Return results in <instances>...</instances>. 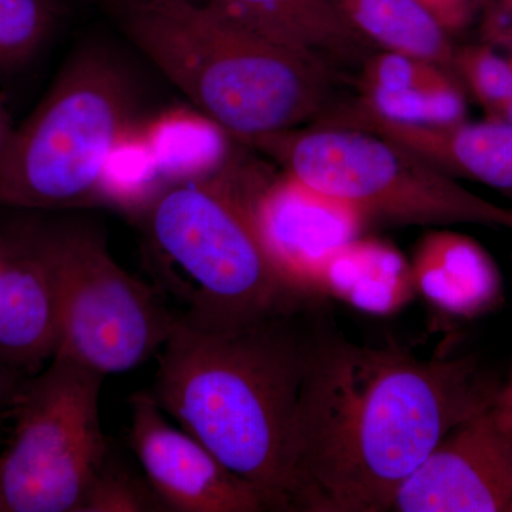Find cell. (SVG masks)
<instances>
[{
  "label": "cell",
  "mask_w": 512,
  "mask_h": 512,
  "mask_svg": "<svg viewBox=\"0 0 512 512\" xmlns=\"http://www.w3.org/2000/svg\"><path fill=\"white\" fill-rule=\"evenodd\" d=\"M59 303L49 262L25 227L0 229V363L39 373L56 355Z\"/></svg>",
  "instance_id": "4fadbf2b"
},
{
  "label": "cell",
  "mask_w": 512,
  "mask_h": 512,
  "mask_svg": "<svg viewBox=\"0 0 512 512\" xmlns=\"http://www.w3.org/2000/svg\"><path fill=\"white\" fill-rule=\"evenodd\" d=\"M360 109L409 124H450L467 119V93L447 67L394 50H376L357 77Z\"/></svg>",
  "instance_id": "5bb4252c"
},
{
  "label": "cell",
  "mask_w": 512,
  "mask_h": 512,
  "mask_svg": "<svg viewBox=\"0 0 512 512\" xmlns=\"http://www.w3.org/2000/svg\"><path fill=\"white\" fill-rule=\"evenodd\" d=\"M25 228L55 276V357L109 376L140 366L163 348L180 316L117 264L101 232L82 225Z\"/></svg>",
  "instance_id": "52a82bcc"
},
{
  "label": "cell",
  "mask_w": 512,
  "mask_h": 512,
  "mask_svg": "<svg viewBox=\"0 0 512 512\" xmlns=\"http://www.w3.org/2000/svg\"><path fill=\"white\" fill-rule=\"evenodd\" d=\"M320 289L325 298L375 316L399 312L417 293L406 256L389 242L365 235L330 259Z\"/></svg>",
  "instance_id": "e0dca14e"
},
{
  "label": "cell",
  "mask_w": 512,
  "mask_h": 512,
  "mask_svg": "<svg viewBox=\"0 0 512 512\" xmlns=\"http://www.w3.org/2000/svg\"><path fill=\"white\" fill-rule=\"evenodd\" d=\"M316 124L363 128L409 148L456 180L487 185L512 198V123L487 119L409 124L382 119L355 103L328 109Z\"/></svg>",
  "instance_id": "7c38bea8"
},
{
  "label": "cell",
  "mask_w": 512,
  "mask_h": 512,
  "mask_svg": "<svg viewBox=\"0 0 512 512\" xmlns=\"http://www.w3.org/2000/svg\"><path fill=\"white\" fill-rule=\"evenodd\" d=\"M228 19L293 52L325 64L362 66L377 47L340 13L333 0H204Z\"/></svg>",
  "instance_id": "9a60e30c"
},
{
  "label": "cell",
  "mask_w": 512,
  "mask_h": 512,
  "mask_svg": "<svg viewBox=\"0 0 512 512\" xmlns=\"http://www.w3.org/2000/svg\"><path fill=\"white\" fill-rule=\"evenodd\" d=\"M451 70L490 119H498L512 100L510 60L488 43L456 47Z\"/></svg>",
  "instance_id": "7402d4cb"
},
{
  "label": "cell",
  "mask_w": 512,
  "mask_h": 512,
  "mask_svg": "<svg viewBox=\"0 0 512 512\" xmlns=\"http://www.w3.org/2000/svg\"><path fill=\"white\" fill-rule=\"evenodd\" d=\"M503 387L476 357L357 345L323 303L286 441L281 511H392L441 439L497 406Z\"/></svg>",
  "instance_id": "6da1fadb"
},
{
  "label": "cell",
  "mask_w": 512,
  "mask_h": 512,
  "mask_svg": "<svg viewBox=\"0 0 512 512\" xmlns=\"http://www.w3.org/2000/svg\"><path fill=\"white\" fill-rule=\"evenodd\" d=\"M495 412H497V416L500 417V420L503 421L505 426H507L508 429L512 430V409H508V410L495 409Z\"/></svg>",
  "instance_id": "f546056e"
},
{
  "label": "cell",
  "mask_w": 512,
  "mask_h": 512,
  "mask_svg": "<svg viewBox=\"0 0 512 512\" xmlns=\"http://www.w3.org/2000/svg\"><path fill=\"white\" fill-rule=\"evenodd\" d=\"M369 221L507 228L511 208L485 200L412 150L363 128L315 124L237 141Z\"/></svg>",
  "instance_id": "8992f818"
},
{
  "label": "cell",
  "mask_w": 512,
  "mask_h": 512,
  "mask_svg": "<svg viewBox=\"0 0 512 512\" xmlns=\"http://www.w3.org/2000/svg\"><path fill=\"white\" fill-rule=\"evenodd\" d=\"M510 229L512 231V208H511V225H510Z\"/></svg>",
  "instance_id": "1f68e13d"
},
{
  "label": "cell",
  "mask_w": 512,
  "mask_h": 512,
  "mask_svg": "<svg viewBox=\"0 0 512 512\" xmlns=\"http://www.w3.org/2000/svg\"><path fill=\"white\" fill-rule=\"evenodd\" d=\"M505 55H507L512 66V53H505ZM497 120H504L508 121V123H512V100L507 104V107H505L503 113H501V116L498 117Z\"/></svg>",
  "instance_id": "f1b7e54d"
},
{
  "label": "cell",
  "mask_w": 512,
  "mask_h": 512,
  "mask_svg": "<svg viewBox=\"0 0 512 512\" xmlns=\"http://www.w3.org/2000/svg\"><path fill=\"white\" fill-rule=\"evenodd\" d=\"M60 18V0H0V77L32 66L49 46Z\"/></svg>",
  "instance_id": "44dd1931"
},
{
  "label": "cell",
  "mask_w": 512,
  "mask_h": 512,
  "mask_svg": "<svg viewBox=\"0 0 512 512\" xmlns=\"http://www.w3.org/2000/svg\"><path fill=\"white\" fill-rule=\"evenodd\" d=\"M109 8L127 39L235 143L303 127L330 107L338 73L204 0H109Z\"/></svg>",
  "instance_id": "3957f363"
},
{
  "label": "cell",
  "mask_w": 512,
  "mask_h": 512,
  "mask_svg": "<svg viewBox=\"0 0 512 512\" xmlns=\"http://www.w3.org/2000/svg\"><path fill=\"white\" fill-rule=\"evenodd\" d=\"M437 23L453 36L480 15L484 0H416Z\"/></svg>",
  "instance_id": "d4e9b609"
},
{
  "label": "cell",
  "mask_w": 512,
  "mask_h": 512,
  "mask_svg": "<svg viewBox=\"0 0 512 512\" xmlns=\"http://www.w3.org/2000/svg\"><path fill=\"white\" fill-rule=\"evenodd\" d=\"M410 264L416 291L448 316L478 318L501 302L503 284L494 259L467 235L431 232Z\"/></svg>",
  "instance_id": "2e32d148"
},
{
  "label": "cell",
  "mask_w": 512,
  "mask_h": 512,
  "mask_svg": "<svg viewBox=\"0 0 512 512\" xmlns=\"http://www.w3.org/2000/svg\"><path fill=\"white\" fill-rule=\"evenodd\" d=\"M256 161L232 156L211 177L168 184L143 218L154 247L180 276L184 318H252L301 302L269 261L252 220Z\"/></svg>",
  "instance_id": "277c9868"
},
{
  "label": "cell",
  "mask_w": 512,
  "mask_h": 512,
  "mask_svg": "<svg viewBox=\"0 0 512 512\" xmlns=\"http://www.w3.org/2000/svg\"><path fill=\"white\" fill-rule=\"evenodd\" d=\"M333 2L350 25L377 49L409 53L451 70L456 46L416 0Z\"/></svg>",
  "instance_id": "d6986e66"
},
{
  "label": "cell",
  "mask_w": 512,
  "mask_h": 512,
  "mask_svg": "<svg viewBox=\"0 0 512 512\" xmlns=\"http://www.w3.org/2000/svg\"><path fill=\"white\" fill-rule=\"evenodd\" d=\"M397 512H512V430L493 409L454 427L394 497Z\"/></svg>",
  "instance_id": "30bf717a"
},
{
  "label": "cell",
  "mask_w": 512,
  "mask_h": 512,
  "mask_svg": "<svg viewBox=\"0 0 512 512\" xmlns=\"http://www.w3.org/2000/svg\"><path fill=\"white\" fill-rule=\"evenodd\" d=\"M326 298L227 322L180 316L160 350L153 396L281 511L282 471L316 316Z\"/></svg>",
  "instance_id": "7a4b0ae2"
},
{
  "label": "cell",
  "mask_w": 512,
  "mask_h": 512,
  "mask_svg": "<svg viewBox=\"0 0 512 512\" xmlns=\"http://www.w3.org/2000/svg\"><path fill=\"white\" fill-rule=\"evenodd\" d=\"M143 130L167 185L211 177L234 156L231 136L197 109L165 110Z\"/></svg>",
  "instance_id": "ac0fdd59"
},
{
  "label": "cell",
  "mask_w": 512,
  "mask_h": 512,
  "mask_svg": "<svg viewBox=\"0 0 512 512\" xmlns=\"http://www.w3.org/2000/svg\"><path fill=\"white\" fill-rule=\"evenodd\" d=\"M136 84L109 50L84 47L0 154V210L56 211L97 201L104 161L136 123Z\"/></svg>",
  "instance_id": "5b68a950"
},
{
  "label": "cell",
  "mask_w": 512,
  "mask_h": 512,
  "mask_svg": "<svg viewBox=\"0 0 512 512\" xmlns=\"http://www.w3.org/2000/svg\"><path fill=\"white\" fill-rule=\"evenodd\" d=\"M28 377L0 363V414L12 410Z\"/></svg>",
  "instance_id": "484cf974"
},
{
  "label": "cell",
  "mask_w": 512,
  "mask_h": 512,
  "mask_svg": "<svg viewBox=\"0 0 512 512\" xmlns=\"http://www.w3.org/2000/svg\"><path fill=\"white\" fill-rule=\"evenodd\" d=\"M156 495L116 470L110 463L87 498L83 512L164 510Z\"/></svg>",
  "instance_id": "603a6c76"
},
{
  "label": "cell",
  "mask_w": 512,
  "mask_h": 512,
  "mask_svg": "<svg viewBox=\"0 0 512 512\" xmlns=\"http://www.w3.org/2000/svg\"><path fill=\"white\" fill-rule=\"evenodd\" d=\"M130 443L148 485L165 510L259 512L265 495L183 427H175L153 393L130 399Z\"/></svg>",
  "instance_id": "8fae6325"
},
{
  "label": "cell",
  "mask_w": 512,
  "mask_h": 512,
  "mask_svg": "<svg viewBox=\"0 0 512 512\" xmlns=\"http://www.w3.org/2000/svg\"><path fill=\"white\" fill-rule=\"evenodd\" d=\"M251 212L276 274L301 298H325L320 285L330 259L363 235L370 222L348 202L284 170L272 175L259 164L252 178Z\"/></svg>",
  "instance_id": "9c48e42d"
},
{
  "label": "cell",
  "mask_w": 512,
  "mask_h": 512,
  "mask_svg": "<svg viewBox=\"0 0 512 512\" xmlns=\"http://www.w3.org/2000/svg\"><path fill=\"white\" fill-rule=\"evenodd\" d=\"M481 42L512 53V0H484L480 12Z\"/></svg>",
  "instance_id": "cb8c5ba5"
},
{
  "label": "cell",
  "mask_w": 512,
  "mask_h": 512,
  "mask_svg": "<svg viewBox=\"0 0 512 512\" xmlns=\"http://www.w3.org/2000/svg\"><path fill=\"white\" fill-rule=\"evenodd\" d=\"M495 409L508 410L512 409V373L510 380L504 383L503 392H501L500 400H498Z\"/></svg>",
  "instance_id": "83f0119b"
},
{
  "label": "cell",
  "mask_w": 512,
  "mask_h": 512,
  "mask_svg": "<svg viewBox=\"0 0 512 512\" xmlns=\"http://www.w3.org/2000/svg\"><path fill=\"white\" fill-rule=\"evenodd\" d=\"M165 187L167 183L148 143L143 123L136 121L117 138L104 161L97 201L143 214Z\"/></svg>",
  "instance_id": "ffe728a7"
},
{
  "label": "cell",
  "mask_w": 512,
  "mask_h": 512,
  "mask_svg": "<svg viewBox=\"0 0 512 512\" xmlns=\"http://www.w3.org/2000/svg\"><path fill=\"white\" fill-rule=\"evenodd\" d=\"M8 511V505H6L5 494H3L2 483H0V512Z\"/></svg>",
  "instance_id": "4dcf8cb0"
},
{
  "label": "cell",
  "mask_w": 512,
  "mask_h": 512,
  "mask_svg": "<svg viewBox=\"0 0 512 512\" xmlns=\"http://www.w3.org/2000/svg\"><path fill=\"white\" fill-rule=\"evenodd\" d=\"M103 375L53 357L23 384L15 433L0 454L9 512H83L109 464L101 427Z\"/></svg>",
  "instance_id": "ba28073f"
},
{
  "label": "cell",
  "mask_w": 512,
  "mask_h": 512,
  "mask_svg": "<svg viewBox=\"0 0 512 512\" xmlns=\"http://www.w3.org/2000/svg\"><path fill=\"white\" fill-rule=\"evenodd\" d=\"M12 124H10V116L6 101L0 96V154L8 143L10 133H12Z\"/></svg>",
  "instance_id": "4316f807"
}]
</instances>
